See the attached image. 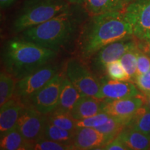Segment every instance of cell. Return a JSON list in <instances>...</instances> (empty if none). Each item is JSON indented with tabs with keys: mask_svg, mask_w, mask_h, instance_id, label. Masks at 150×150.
Instances as JSON below:
<instances>
[{
	"mask_svg": "<svg viewBox=\"0 0 150 150\" xmlns=\"http://www.w3.org/2000/svg\"><path fill=\"white\" fill-rule=\"evenodd\" d=\"M133 35L131 26L124 11L92 16L76 40L78 55L90 59L107 45Z\"/></svg>",
	"mask_w": 150,
	"mask_h": 150,
	"instance_id": "cell-1",
	"label": "cell"
},
{
	"mask_svg": "<svg viewBox=\"0 0 150 150\" xmlns=\"http://www.w3.org/2000/svg\"><path fill=\"white\" fill-rule=\"evenodd\" d=\"M57 53L22 37H16L6 43L2 56L4 67L18 81L50 63Z\"/></svg>",
	"mask_w": 150,
	"mask_h": 150,
	"instance_id": "cell-2",
	"label": "cell"
},
{
	"mask_svg": "<svg viewBox=\"0 0 150 150\" xmlns=\"http://www.w3.org/2000/svg\"><path fill=\"white\" fill-rule=\"evenodd\" d=\"M79 27V19L69 8L43 23L29 28L21 37L56 52L71 42Z\"/></svg>",
	"mask_w": 150,
	"mask_h": 150,
	"instance_id": "cell-3",
	"label": "cell"
},
{
	"mask_svg": "<svg viewBox=\"0 0 150 150\" xmlns=\"http://www.w3.org/2000/svg\"><path fill=\"white\" fill-rule=\"evenodd\" d=\"M67 0H28L14 20L13 31L22 33L70 8Z\"/></svg>",
	"mask_w": 150,
	"mask_h": 150,
	"instance_id": "cell-4",
	"label": "cell"
},
{
	"mask_svg": "<svg viewBox=\"0 0 150 150\" xmlns=\"http://www.w3.org/2000/svg\"><path fill=\"white\" fill-rule=\"evenodd\" d=\"M65 75L82 95L103 99L100 90V81L87 65L77 59L67 62Z\"/></svg>",
	"mask_w": 150,
	"mask_h": 150,
	"instance_id": "cell-5",
	"label": "cell"
},
{
	"mask_svg": "<svg viewBox=\"0 0 150 150\" xmlns=\"http://www.w3.org/2000/svg\"><path fill=\"white\" fill-rule=\"evenodd\" d=\"M64 74L59 72L45 86L23 102L43 115L55 110L59 104L62 81Z\"/></svg>",
	"mask_w": 150,
	"mask_h": 150,
	"instance_id": "cell-6",
	"label": "cell"
},
{
	"mask_svg": "<svg viewBox=\"0 0 150 150\" xmlns=\"http://www.w3.org/2000/svg\"><path fill=\"white\" fill-rule=\"evenodd\" d=\"M59 72V66L47 63L17 81L15 96L22 102L27 100Z\"/></svg>",
	"mask_w": 150,
	"mask_h": 150,
	"instance_id": "cell-7",
	"label": "cell"
},
{
	"mask_svg": "<svg viewBox=\"0 0 150 150\" xmlns=\"http://www.w3.org/2000/svg\"><path fill=\"white\" fill-rule=\"evenodd\" d=\"M136 45L134 41L130 40V37L110 43L92 56L91 70L97 76L103 77L109 63L120 60L127 51Z\"/></svg>",
	"mask_w": 150,
	"mask_h": 150,
	"instance_id": "cell-8",
	"label": "cell"
},
{
	"mask_svg": "<svg viewBox=\"0 0 150 150\" xmlns=\"http://www.w3.org/2000/svg\"><path fill=\"white\" fill-rule=\"evenodd\" d=\"M133 35L140 40H150V0H133L124 11Z\"/></svg>",
	"mask_w": 150,
	"mask_h": 150,
	"instance_id": "cell-9",
	"label": "cell"
},
{
	"mask_svg": "<svg viewBox=\"0 0 150 150\" xmlns=\"http://www.w3.org/2000/svg\"><path fill=\"white\" fill-rule=\"evenodd\" d=\"M47 120V116L25 105L18 118L16 127L24 138L33 145L43 137Z\"/></svg>",
	"mask_w": 150,
	"mask_h": 150,
	"instance_id": "cell-10",
	"label": "cell"
},
{
	"mask_svg": "<svg viewBox=\"0 0 150 150\" xmlns=\"http://www.w3.org/2000/svg\"><path fill=\"white\" fill-rule=\"evenodd\" d=\"M145 103V96L142 95L120 99H104L102 111L111 116L131 119Z\"/></svg>",
	"mask_w": 150,
	"mask_h": 150,
	"instance_id": "cell-11",
	"label": "cell"
},
{
	"mask_svg": "<svg viewBox=\"0 0 150 150\" xmlns=\"http://www.w3.org/2000/svg\"><path fill=\"white\" fill-rule=\"evenodd\" d=\"M99 81L103 99H120L142 95L139 89L129 81L112 80L107 76H103Z\"/></svg>",
	"mask_w": 150,
	"mask_h": 150,
	"instance_id": "cell-12",
	"label": "cell"
},
{
	"mask_svg": "<svg viewBox=\"0 0 150 150\" xmlns=\"http://www.w3.org/2000/svg\"><path fill=\"white\" fill-rule=\"evenodd\" d=\"M108 140L105 135L93 127L77 128L72 142L74 149H102Z\"/></svg>",
	"mask_w": 150,
	"mask_h": 150,
	"instance_id": "cell-13",
	"label": "cell"
},
{
	"mask_svg": "<svg viewBox=\"0 0 150 150\" xmlns=\"http://www.w3.org/2000/svg\"><path fill=\"white\" fill-rule=\"evenodd\" d=\"M25 104L19 97L13 96L0 108V135L17 125L18 118Z\"/></svg>",
	"mask_w": 150,
	"mask_h": 150,
	"instance_id": "cell-14",
	"label": "cell"
},
{
	"mask_svg": "<svg viewBox=\"0 0 150 150\" xmlns=\"http://www.w3.org/2000/svg\"><path fill=\"white\" fill-rule=\"evenodd\" d=\"M104 99L81 95L73 106L71 114L76 121L91 117L102 112Z\"/></svg>",
	"mask_w": 150,
	"mask_h": 150,
	"instance_id": "cell-15",
	"label": "cell"
},
{
	"mask_svg": "<svg viewBox=\"0 0 150 150\" xmlns=\"http://www.w3.org/2000/svg\"><path fill=\"white\" fill-rule=\"evenodd\" d=\"M133 0H84L83 4L91 16L124 11Z\"/></svg>",
	"mask_w": 150,
	"mask_h": 150,
	"instance_id": "cell-16",
	"label": "cell"
},
{
	"mask_svg": "<svg viewBox=\"0 0 150 150\" xmlns=\"http://www.w3.org/2000/svg\"><path fill=\"white\" fill-rule=\"evenodd\" d=\"M128 150L150 149V136L125 127L117 136Z\"/></svg>",
	"mask_w": 150,
	"mask_h": 150,
	"instance_id": "cell-17",
	"label": "cell"
},
{
	"mask_svg": "<svg viewBox=\"0 0 150 150\" xmlns=\"http://www.w3.org/2000/svg\"><path fill=\"white\" fill-rule=\"evenodd\" d=\"M81 95L69 79L64 75L62 81L59 104L56 109L65 112H71L75 103Z\"/></svg>",
	"mask_w": 150,
	"mask_h": 150,
	"instance_id": "cell-18",
	"label": "cell"
},
{
	"mask_svg": "<svg viewBox=\"0 0 150 150\" xmlns=\"http://www.w3.org/2000/svg\"><path fill=\"white\" fill-rule=\"evenodd\" d=\"M33 144L28 142L16 126L1 135V150H32Z\"/></svg>",
	"mask_w": 150,
	"mask_h": 150,
	"instance_id": "cell-19",
	"label": "cell"
},
{
	"mask_svg": "<svg viewBox=\"0 0 150 150\" xmlns=\"http://www.w3.org/2000/svg\"><path fill=\"white\" fill-rule=\"evenodd\" d=\"M127 127L150 136V108L145 103L133 115Z\"/></svg>",
	"mask_w": 150,
	"mask_h": 150,
	"instance_id": "cell-20",
	"label": "cell"
},
{
	"mask_svg": "<svg viewBox=\"0 0 150 150\" xmlns=\"http://www.w3.org/2000/svg\"><path fill=\"white\" fill-rule=\"evenodd\" d=\"M131 119L110 115V118L106 123L95 129L105 135L109 142L120 134L122 130L129 122Z\"/></svg>",
	"mask_w": 150,
	"mask_h": 150,
	"instance_id": "cell-21",
	"label": "cell"
},
{
	"mask_svg": "<svg viewBox=\"0 0 150 150\" xmlns=\"http://www.w3.org/2000/svg\"><path fill=\"white\" fill-rule=\"evenodd\" d=\"M75 131H68L53 125L47 120L43 138L63 143L72 144L75 136Z\"/></svg>",
	"mask_w": 150,
	"mask_h": 150,
	"instance_id": "cell-22",
	"label": "cell"
},
{
	"mask_svg": "<svg viewBox=\"0 0 150 150\" xmlns=\"http://www.w3.org/2000/svg\"><path fill=\"white\" fill-rule=\"evenodd\" d=\"M18 80L6 71L0 73V106L13 98L15 95L16 83Z\"/></svg>",
	"mask_w": 150,
	"mask_h": 150,
	"instance_id": "cell-23",
	"label": "cell"
},
{
	"mask_svg": "<svg viewBox=\"0 0 150 150\" xmlns=\"http://www.w3.org/2000/svg\"><path fill=\"white\" fill-rule=\"evenodd\" d=\"M47 116V120L56 126L68 131H75L77 129L76 121L70 112L56 109Z\"/></svg>",
	"mask_w": 150,
	"mask_h": 150,
	"instance_id": "cell-24",
	"label": "cell"
},
{
	"mask_svg": "<svg viewBox=\"0 0 150 150\" xmlns=\"http://www.w3.org/2000/svg\"><path fill=\"white\" fill-rule=\"evenodd\" d=\"M139 50L138 46H135L127 51L120 59L131 80L134 81L137 76V58Z\"/></svg>",
	"mask_w": 150,
	"mask_h": 150,
	"instance_id": "cell-25",
	"label": "cell"
},
{
	"mask_svg": "<svg viewBox=\"0 0 150 150\" xmlns=\"http://www.w3.org/2000/svg\"><path fill=\"white\" fill-rule=\"evenodd\" d=\"M72 144L63 143L42 138L33 144L32 150H72Z\"/></svg>",
	"mask_w": 150,
	"mask_h": 150,
	"instance_id": "cell-26",
	"label": "cell"
},
{
	"mask_svg": "<svg viewBox=\"0 0 150 150\" xmlns=\"http://www.w3.org/2000/svg\"><path fill=\"white\" fill-rule=\"evenodd\" d=\"M106 75L110 79L116 81H131L120 60L112 62L106 67Z\"/></svg>",
	"mask_w": 150,
	"mask_h": 150,
	"instance_id": "cell-27",
	"label": "cell"
},
{
	"mask_svg": "<svg viewBox=\"0 0 150 150\" xmlns=\"http://www.w3.org/2000/svg\"><path fill=\"white\" fill-rule=\"evenodd\" d=\"M110 117V115L102 111L96 114V115L91 116V117L78 120L76 122V125H77L78 128H80V127L97 128V127L106 123Z\"/></svg>",
	"mask_w": 150,
	"mask_h": 150,
	"instance_id": "cell-28",
	"label": "cell"
},
{
	"mask_svg": "<svg viewBox=\"0 0 150 150\" xmlns=\"http://www.w3.org/2000/svg\"><path fill=\"white\" fill-rule=\"evenodd\" d=\"M134 82L137 88L144 95H150V70L145 74L138 75Z\"/></svg>",
	"mask_w": 150,
	"mask_h": 150,
	"instance_id": "cell-29",
	"label": "cell"
},
{
	"mask_svg": "<svg viewBox=\"0 0 150 150\" xmlns=\"http://www.w3.org/2000/svg\"><path fill=\"white\" fill-rule=\"evenodd\" d=\"M150 70V58L139 50L137 58V76L143 74Z\"/></svg>",
	"mask_w": 150,
	"mask_h": 150,
	"instance_id": "cell-30",
	"label": "cell"
},
{
	"mask_svg": "<svg viewBox=\"0 0 150 150\" xmlns=\"http://www.w3.org/2000/svg\"><path fill=\"white\" fill-rule=\"evenodd\" d=\"M104 150H128L127 147L125 145L122 141L117 136L113 140L105 145L103 147Z\"/></svg>",
	"mask_w": 150,
	"mask_h": 150,
	"instance_id": "cell-31",
	"label": "cell"
},
{
	"mask_svg": "<svg viewBox=\"0 0 150 150\" xmlns=\"http://www.w3.org/2000/svg\"><path fill=\"white\" fill-rule=\"evenodd\" d=\"M16 0H0V6L1 9H6L14 4Z\"/></svg>",
	"mask_w": 150,
	"mask_h": 150,
	"instance_id": "cell-32",
	"label": "cell"
},
{
	"mask_svg": "<svg viewBox=\"0 0 150 150\" xmlns=\"http://www.w3.org/2000/svg\"><path fill=\"white\" fill-rule=\"evenodd\" d=\"M70 4H76V5H80L83 4L84 2V0H67Z\"/></svg>",
	"mask_w": 150,
	"mask_h": 150,
	"instance_id": "cell-33",
	"label": "cell"
},
{
	"mask_svg": "<svg viewBox=\"0 0 150 150\" xmlns=\"http://www.w3.org/2000/svg\"><path fill=\"white\" fill-rule=\"evenodd\" d=\"M145 104H147L148 107L150 108V95H145Z\"/></svg>",
	"mask_w": 150,
	"mask_h": 150,
	"instance_id": "cell-34",
	"label": "cell"
},
{
	"mask_svg": "<svg viewBox=\"0 0 150 150\" xmlns=\"http://www.w3.org/2000/svg\"><path fill=\"white\" fill-rule=\"evenodd\" d=\"M149 50H150V40H149Z\"/></svg>",
	"mask_w": 150,
	"mask_h": 150,
	"instance_id": "cell-35",
	"label": "cell"
}]
</instances>
